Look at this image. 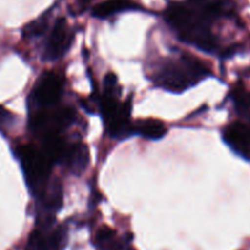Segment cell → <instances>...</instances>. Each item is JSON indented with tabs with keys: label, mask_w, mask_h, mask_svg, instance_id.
Instances as JSON below:
<instances>
[{
	"label": "cell",
	"mask_w": 250,
	"mask_h": 250,
	"mask_svg": "<svg viewBox=\"0 0 250 250\" xmlns=\"http://www.w3.org/2000/svg\"><path fill=\"white\" fill-rule=\"evenodd\" d=\"M90 155L88 146L78 142V143L68 144L62 165H65L67 170L72 172L73 175L80 176L87 170Z\"/></svg>",
	"instance_id": "obj_10"
},
{
	"label": "cell",
	"mask_w": 250,
	"mask_h": 250,
	"mask_svg": "<svg viewBox=\"0 0 250 250\" xmlns=\"http://www.w3.org/2000/svg\"><path fill=\"white\" fill-rule=\"evenodd\" d=\"M210 73V68L202 60L183 55L163 61L154 73V81L159 87L178 94L209 77Z\"/></svg>",
	"instance_id": "obj_2"
},
{
	"label": "cell",
	"mask_w": 250,
	"mask_h": 250,
	"mask_svg": "<svg viewBox=\"0 0 250 250\" xmlns=\"http://www.w3.org/2000/svg\"><path fill=\"white\" fill-rule=\"evenodd\" d=\"M46 28H48V17H46V15H44V16L34 20V21H32L31 23L24 27L23 37L28 39L37 38V37L42 36Z\"/></svg>",
	"instance_id": "obj_15"
},
{
	"label": "cell",
	"mask_w": 250,
	"mask_h": 250,
	"mask_svg": "<svg viewBox=\"0 0 250 250\" xmlns=\"http://www.w3.org/2000/svg\"><path fill=\"white\" fill-rule=\"evenodd\" d=\"M81 1H82V2H85V4H87V2L92 1V0H81Z\"/></svg>",
	"instance_id": "obj_17"
},
{
	"label": "cell",
	"mask_w": 250,
	"mask_h": 250,
	"mask_svg": "<svg viewBox=\"0 0 250 250\" xmlns=\"http://www.w3.org/2000/svg\"><path fill=\"white\" fill-rule=\"evenodd\" d=\"M233 102L237 112L248 120L247 126L250 128V92L244 88H237L233 93Z\"/></svg>",
	"instance_id": "obj_14"
},
{
	"label": "cell",
	"mask_w": 250,
	"mask_h": 250,
	"mask_svg": "<svg viewBox=\"0 0 250 250\" xmlns=\"http://www.w3.org/2000/svg\"><path fill=\"white\" fill-rule=\"evenodd\" d=\"M75 110L71 107H59L54 110H39L29 115V126L36 133L60 134L75 121Z\"/></svg>",
	"instance_id": "obj_5"
},
{
	"label": "cell",
	"mask_w": 250,
	"mask_h": 250,
	"mask_svg": "<svg viewBox=\"0 0 250 250\" xmlns=\"http://www.w3.org/2000/svg\"><path fill=\"white\" fill-rule=\"evenodd\" d=\"M73 41V32L68 27L67 21L60 17L54 24L45 48V59L58 60L62 58L70 49Z\"/></svg>",
	"instance_id": "obj_8"
},
{
	"label": "cell",
	"mask_w": 250,
	"mask_h": 250,
	"mask_svg": "<svg viewBox=\"0 0 250 250\" xmlns=\"http://www.w3.org/2000/svg\"><path fill=\"white\" fill-rule=\"evenodd\" d=\"M136 4H133L129 0H106L93 9V16L98 19H106L115 14H119L122 11H128V10L136 9Z\"/></svg>",
	"instance_id": "obj_12"
},
{
	"label": "cell",
	"mask_w": 250,
	"mask_h": 250,
	"mask_svg": "<svg viewBox=\"0 0 250 250\" xmlns=\"http://www.w3.org/2000/svg\"><path fill=\"white\" fill-rule=\"evenodd\" d=\"M15 121H16L15 115L0 105V132L1 133H7L14 127Z\"/></svg>",
	"instance_id": "obj_16"
},
{
	"label": "cell",
	"mask_w": 250,
	"mask_h": 250,
	"mask_svg": "<svg viewBox=\"0 0 250 250\" xmlns=\"http://www.w3.org/2000/svg\"><path fill=\"white\" fill-rule=\"evenodd\" d=\"M94 244L100 250H120L122 249V244L117 241L116 232L110 227H102L95 233Z\"/></svg>",
	"instance_id": "obj_13"
},
{
	"label": "cell",
	"mask_w": 250,
	"mask_h": 250,
	"mask_svg": "<svg viewBox=\"0 0 250 250\" xmlns=\"http://www.w3.org/2000/svg\"><path fill=\"white\" fill-rule=\"evenodd\" d=\"M120 250H125V248H122V249H120Z\"/></svg>",
	"instance_id": "obj_18"
},
{
	"label": "cell",
	"mask_w": 250,
	"mask_h": 250,
	"mask_svg": "<svg viewBox=\"0 0 250 250\" xmlns=\"http://www.w3.org/2000/svg\"><path fill=\"white\" fill-rule=\"evenodd\" d=\"M222 138L237 155L250 160V128L246 124H229L222 131Z\"/></svg>",
	"instance_id": "obj_9"
},
{
	"label": "cell",
	"mask_w": 250,
	"mask_h": 250,
	"mask_svg": "<svg viewBox=\"0 0 250 250\" xmlns=\"http://www.w3.org/2000/svg\"><path fill=\"white\" fill-rule=\"evenodd\" d=\"M133 131L134 134H139L149 141H159L167 133L166 125L156 119L138 120V121L133 122Z\"/></svg>",
	"instance_id": "obj_11"
},
{
	"label": "cell",
	"mask_w": 250,
	"mask_h": 250,
	"mask_svg": "<svg viewBox=\"0 0 250 250\" xmlns=\"http://www.w3.org/2000/svg\"><path fill=\"white\" fill-rule=\"evenodd\" d=\"M119 95L120 90H104L99 99V110L107 133L112 138L122 141L129 138L134 131L131 121V100L121 103Z\"/></svg>",
	"instance_id": "obj_3"
},
{
	"label": "cell",
	"mask_w": 250,
	"mask_h": 250,
	"mask_svg": "<svg viewBox=\"0 0 250 250\" xmlns=\"http://www.w3.org/2000/svg\"><path fill=\"white\" fill-rule=\"evenodd\" d=\"M67 243V229L59 226L50 229H36L29 236L26 250H62Z\"/></svg>",
	"instance_id": "obj_7"
},
{
	"label": "cell",
	"mask_w": 250,
	"mask_h": 250,
	"mask_svg": "<svg viewBox=\"0 0 250 250\" xmlns=\"http://www.w3.org/2000/svg\"><path fill=\"white\" fill-rule=\"evenodd\" d=\"M166 20L186 43L200 50L212 53L217 48L216 39L210 29V20L200 7L187 4H172L166 10Z\"/></svg>",
	"instance_id": "obj_1"
},
{
	"label": "cell",
	"mask_w": 250,
	"mask_h": 250,
	"mask_svg": "<svg viewBox=\"0 0 250 250\" xmlns=\"http://www.w3.org/2000/svg\"><path fill=\"white\" fill-rule=\"evenodd\" d=\"M16 154L29 190L34 197H38L50 181L53 163L42 149L34 148L33 146H19Z\"/></svg>",
	"instance_id": "obj_4"
},
{
	"label": "cell",
	"mask_w": 250,
	"mask_h": 250,
	"mask_svg": "<svg viewBox=\"0 0 250 250\" xmlns=\"http://www.w3.org/2000/svg\"><path fill=\"white\" fill-rule=\"evenodd\" d=\"M62 81L55 72H44L37 81L31 95H29V107L48 109L54 107L60 100L62 94Z\"/></svg>",
	"instance_id": "obj_6"
}]
</instances>
